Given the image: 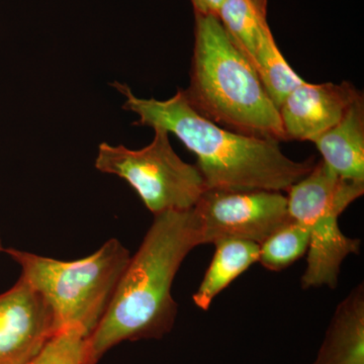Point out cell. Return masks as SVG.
Returning <instances> with one entry per match:
<instances>
[{"label":"cell","instance_id":"7c38bea8","mask_svg":"<svg viewBox=\"0 0 364 364\" xmlns=\"http://www.w3.org/2000/svg\"><path fill=\"white\" fill-rule=\"evenodd\" d=\"M214 245L212 262L193 296L196 306L203 311H208L218 294L259 260L260 245L254 242L226 239Z\"/></svg>","mask_w":364,"mask_h":364},{"label":"cell","instance_id":"ba28073f","mask_svg":"<svg viewBox=\"0 0 364 364\" xmlns=\"http://www.w3.org/2000/svg\"><path fill=\"white\" fill-rule=\"evenodd\" d=\"M55 332L42 296L23 277L0 294V364H26Z\"/></svg>","mask_w":364,"mask_h":364},{"label":"cell","instance_id":"e0dca14e","mask_svg":"<svg viewBox=\"0 0 364 364\" xmlns=\"http://www.w3.org/2000/svg\"><path fill=\"white\" fill-rule=\"evenodd\" d=\"M195 13L217 16L224 0H191Z\"/></svg>","mask_w":364,"mask_h":364},{"label":"cell","instance_id":"8992f818","mask_svg":"<svg viewBox=\"0 0 364 364\" xmlns=\"http://www.w3.org/2000/svg\"><path fill=\"white\" fill-rule=\"evenodd\" d=\"M154 132L152 142L140 150L100 144L95 167L128 182L154 215L191 210L207 191L202 173L176 154L168 132Z\"/></svg>","mask_w":364,"mask_h":364},{"label":"cell","instance_id":"4fadbf2b","mask_svg":"<svg viewBox=\"0 0 364 364\" xmlns=\"http://www.w3.org/2000/svg\"><path fill=\"white\" fill-rule=\"evenodd\" d=\"M267 6L268 0H224L218 13L230 40L251 65L260 43L272 32Z\"/></svg>","mask_w":364,"mask_h":364},{"label":"cell","instance_id":"ac0fdd59","mask_svg":"<svg viewBox=\"0 0 364 364\" xmlns=\"http://www.w3.org/2000/svg\"><path fill=\"white\" fill-rule=\"evenodd\" d=\"M4 246H2L1 236H0V252H4Z\"/></svg>","mask_w":364,"mask_h":364},{"label":"cell","instance_id":"3957f363","mask_svg":"<svg viewBox=\"0 0 364 364\" xmlns=\"http://www.w3.org/2000/svg\"><path fill=\"white\" fill-rule=\"evenodd\" d=\"M191 82L183 90L200 116L241 135L286 141L279 109L221 21L195 13Z\"/></svg>","mask_w":364,"mask_h":364},{"label":"cell","instance_id":"277c9868","mask_svg":"<svg viewBox=\"0 0 364 364\" xmlns=\"http://www.w3.org/2000/svg\"><path fill=\"white\" fill-rule=\"evenodd\" d=\"M21 267V275L42 296L54 318L55 331L83 328L88 336L111 303L131 256L117 239L75 261H61L18 249H4Z\"/></svg>","mask_w":364,"mask_h":364},{"label":"cell","instance_id":"8fae6325","mask_svg":"<svg viewBox=\"0 0 364 364\" xmlns=\"http://www.w3.org/2000/svg\"><path fill=\"white\" fill-rule=\"evenodd\" d=\"M313 364H364L363 284L337 306Z\"/></svg>","mask_w":364,"mask_h":364},{"label":"cell","instance_id":"6da1fadb","mask_svg":"<svg viewBox=\"0 0 364 364\" xmlns=\"http://www.w3.org/2000/svg\"><path fill=\"white\" fill-rule=\"evenodd\" d=\"M138 116L136 124L173 134L198 158L207 189L287 191L315 166L314 158L294 161L272 139L241 135L200 116L178 90L166 100L136 97L129 86L114 83Z\"/></svg>","mask_w":364,"mask_h":364},{"label":"cell","instance_id":"5b68a950","mask_svg":"<svg viewBox=\"0 0 364 364\" xmlns=\"http://www.w3.org/2000/svg\"><path fill=\"white\" fill-rule=\"evenodd\" d=\"M287 193L289 215L310 235L301 287L336 289L342 263L350 254H358L361 245L359 239L342 233L339 217L363 196L364 181L340 177L321 160Z\"/></svg>","mask_w":364,"mask_h":364},{"label":"cell","instance_id":"7a4b0ae2","mask_svg":"<svg viewBox=\"0 0 364 364\" xmlns=\"http://www.w3.org/2000/svg\"><path fill=\"white\" fill-rule=\"evenodd\" d=\"M200 245L193 208L155 215L104 317L87 337L86 364L97 363L121 342L160 339L171 331L177 314L172 284L186 256Z\"/></svg>","mask_w":364,"mask_h":364},{"label":"cell","instance_id":"9a60e30c","mask_svg":"<svg viewBox=\"0 0 364 364\" xmlns=\"http://www.w3.org/2000/svg\"><path fill=\"white\" fill-rule=\"evenodd\" d=\"M309 244L308 229L291 219L261 244L258 261L268 270L280 272L308 253Z\"/></svg>","mask_w":364,"mask_h":364},{"label":"cell","instance_id":"52a82bcc","mask_svg":"<svg viewBox=\"0 0 364 364\" xmlns=\"http://www.w3.org/2000/svg\"><path fill=\"white\" fill-rule=\"evenodd\" d=\"M193 210L200 245L226 239L261 245L291 220L287 196L280 191L207 189Z\"/></svg>","mask_w":364,"mask_h":364},{"label":"cell","instance_id":"30bf717a","mask_svg":"<svg viewBox=\"0 0 364 364\" xmlns=\"http://www.w3.org/2000/svg\"><path fill=\"white\" fill-rule=\"evenodd\" d=\"M340 177L364 181V97L351 105L338 124L313 142Z\"/></svg>","mask_w":364,"mask_h":364},{"label":"cell","instance_id":"5bb4252c","mask_svg":"<svg viewBox=\"0 0 364 364\" xmlns=\"http://www.w3.org/2000/svg\"><path fill=\"white\" fill-rule=\"evenodd\" d=\"M252 66L277 109L294 88L306 82L284 59L272 32L260 43Z\"/></svg>","mask_w":364,"mask_h":364},{"label":"cell","instance_id":"9c48e42d","mask_svg":"<svg viewBox=\"0 0 364 364\" xmlns=\"http://www.w3.org/2000/svg\"><path fill=\"white\" fill-rule=\"evenodd\" d=\"M363 92L351 83L305 82L294 88L279 107L286 141L314 142L338 124Z\"/></svg>","mask_w":364,"mask_h":364},{"label":"cell","instance_id":"2e32d148","mask_svg":"<svg viewBox=\"0 0 364 364\" xmlns=\"http://www.w3.org/2000/svg\"><path fill=\"white\" fill-rule=\"evenodd\" d=\"M87 337L79 326L60 328L26 364H86Z\"/></svg>","mask_w":364,"mask_h":364}]
</instances>
